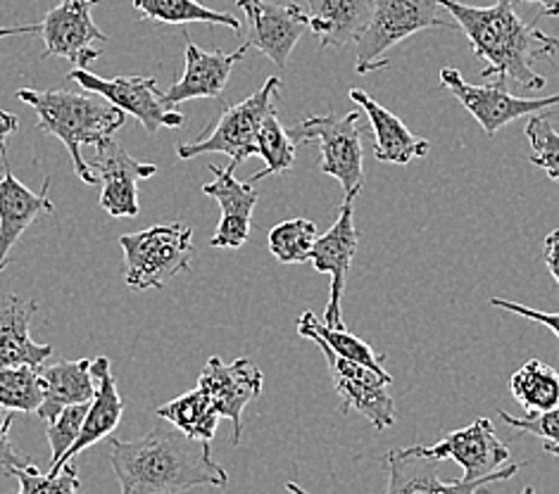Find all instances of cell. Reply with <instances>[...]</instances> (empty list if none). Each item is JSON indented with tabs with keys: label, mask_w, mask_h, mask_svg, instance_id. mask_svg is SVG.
Here are the masks:
<instances>
[{
	"label": "cell",
	"mask_w": 559,
	"mask_h": 494,
	"mask_svg": "<svg viewBox=\"0 0 559 494\" xmlns=\"http://www.w3.org/2000/svg\"><path fill=\"white\" fill-rule=\"evenodd\" d=\"M38 312L36 300L5 296L0 302V369L5 366H44L52 357V345L36 342L29 336V324Z\"/></svg>",
	"instance_id": "cell-22"
},
{
	"label": "cell",
	"mask_w": 559,
	"mask_h": 494,
	"mask_svg": "<svg viewBox=\"0 0 559 494\" xmlns=\"http://www.w3.org/2000/svg\"><path fill=\"white\" fill-rule=\"evenodd\" d=\"M131 5L139 10L141 20L157 22V24H222L234 32H241L238 22L229 12H219L198 3V0H131Z\"/></svg>",
	"instance_id": "cell-29"
},
{
	"label": "cell",
	"mask_w": 559,
	"mask_h": 494,
	"mask_svg": "<svg viewBox=\"0 0 559 494\" xmlns=\"http://www.w3.org/2000/svg\"><path fill=\"white\" fill-rule=\"evenodd\" d=\"M100 0H60V3L48 10L44 20L38 22V34H41L46 50L44 58H64L74 67H86L103 56L98 44L108 41L98 24L93 22L91 12Z\"/></svg>",
	"instance_id": "cell-10"
},
{
	"label": "cell",
	"mask_w": 559,
	"mask_h": 494,
	"mask_svg": "<svg viewBox=\"0 0 559 494\" xmlns=\"http://www.w3.org/2000/svg\"><path fill=\"white\" fill-rule=\"evenodd\" d=\"M68 82H74L84 91L98 93V96L112 103L115 108H119L124 115L139 119L148 136H155L163 126L179 129L186 122V117L179 110H171L163 103V93L157 88L155 76L105 79L98 74H91L84 67H74L68 74Z\"/></svg>",
	"instance_id": "cell-8"
},
{
	"label": "cell",
	"mask_w": 559,
	"mask_h": 494,
	"mask_svg": "<svg viewBox=\"0 0 559 494\" xmlns=\"http://www.w3.org/2000/svg\"><path fill=\"white\" fill-rule=\"evenodd\" d=\"M348 98L365 110L371 131H374V157L389 165H409L415 157H426L431 143L412 133L401 117L385 110L374 98L367 96L362 88H350Z\"/></svg>",
	"instance_id": "cell-23"
},
{
	"label": "cell",
	"mask_w": 559,
	"mask_h": 494,
	"mask_svg": "<svg viewBox=\"0 0 559 494\" xmlns=\"http://www.w3.org/2000/svg\"><path fill=\"white\" fill-rule=\"evenodd\" d=\"M286 490H288L290 494H310V492H305L298 483H286Z\"/></svg>",
	"instance_id": "cell-44"
},
{
	"label": "cell",
	"mask_w": 559,
	"mask_h": 494,
	"mask_svg": "<svg viewBox=\"0 0 559 494\" xmlns=\"http://www.w3.org/2000/svg\"><path fill=\"white\" fill-rule=\"evenodd\" d=\"M359 112H348L345 117L312 115L288 129L293 143L319 145V169L326 177L341 181L345 197L355 200L365 185V150H362V126H359Z\"/></svg>",
	"instance_id": "cell-6"
},
{
	"label": "cell",
	"mask_w": 559,
	"mask_h": 494,
	"mask_svg": "<svg viewBox=\"0 0 559 494\" xmlns=\"http://www.w3.org/2000/svg\"><path fill=\"white\" fill-rule=\"evenodd\" d=\"M91 167L103 183L100 207L115 219L136 217L141 212L136 183L155 177L157 167L139 162L127 153L124 145H119L112 138L100 145L96 162H91Z\"/></svg>",
	"instance_id": "cell-17"
},
{
	"label": "cell",
	"mask_w": 559,
	"mask_h": 494,
	"mask_svg": "<svg viewBox=\"0 0 559 494\" xmlns=\"http://www.w3.org/2000/svg\"><path fill=\"white\" fill-rule=\"evenodd\" d=\"M516 0H496L490 8L462 5L457 0H441V8L457 22L460 32L469 38L474 56L486 60L481 76L514 79L528 91L545 88V76L538 74L534 60L552 58L559 50L555 36L526 24L516 15Z\"/></svg>",
	"instance_id": "cell-2"
},
{
	"label": "cell",
	"mask_w": 559,
	"mask_h": 494,
	"mask_svg": "<svg viewBox=\"0 0 559 494\" xmlns=\"http://www.w3.org/2000/svg\"><path fill=\"white\" fill-rule=\"evenodd\" d=\"M526 138L531 143L528 162L559 183V131L550 124L548 112L531 119L526 124Z\"/></svg>",
	"instance_id": "cell-33"
},
{
	"label": "cell",
	"mask_w": 559,
	"mask_h": 494,
	"mask_svg": "<svg viewBox=\"0 0 559 494\" xmlns=\"http://www.w3.org/2000/svg\"><path fill=\"white\" fill-rule=\"evenodd\" d=\"M44 402L41 366H5L0 369V407L22 413H36Z\"/></svg>",
	"instance_id": "cell-30"
},
{
	"label": "cell",
	"mask_w": 559,
	"mask_h": 494,
	"mask_svg": "<svg viewBox=\"0 0 559 494\" xmlns=\"http://www.w3.org/2000/svg\"><path fill=\"white\" fill-rule=\"evenodd\" d=\"M298 333H300L302 338L319 336L336 354H341V357H345V359H350V362L362 364V366L371 369L374 373H379L381 378L393 383L391 373H385V369H383L385 357H383L381 352H377L374 347H371L369 342H365L362 338L353 336V333L343 330V328H331V326H326L324 322H319V318H317L312 312H305V314L298 318Z\"/></svg>",
	"instance_id": "cell-27"
},
{
	"label": "cell",
	"mask_w": 559,
	"mask_h": 494,
	"mask_svg": "<svg viewBox=\"0 0 559 494\" xmlns=\"http://www.w3.org/2000/svg\"><path fill=\"white\" fill-rule=\"evenodd\" d=\"M157 419H165L167 423L175 425L181 433H186L193 439H203V443H212V437L217 433L219 425V411L212 405L205 390L195 387L179 395L177 399H169L167 405L155 409Z\"/></svg>",
	"instance_id": "cell-26"
},
{
	"label": "cell",
	"mask_w": 559,
	"mask_h": 494,
	"mask_svg": "<svg viewBox=\"0 0 559 494\" xmlns=\"http://www.w3.org/2000/svg\"><path fill=\"white\" fill-rule=\"evenodd\" d=\"M282 91V79L270 76L260 91L252 93L243 103L231 105L219 117V122L207 129L193 143H181L177 148L179 159H193L198 155L222 153L231 157V169L246 162L248 157L258 155V133L267 115L276 112L274 98Z\"/></svg>",
	"instance_id": "cell-7"
},
{
	"label": "cell",
	"mask_w": 559,
	"mask_h": 494,
	"mask_svg": "<svg viewBox=\"0 0 559 494\" xmlns=\"http://www.w3.org/2000/svg\"><path fill=\"white\" fill-rule=\"evenodd\" d=\"M510 390L526 413L552 409L559 405V373L538 359H528L512 373Z\"/></svg>",
	"instance_id": "cell-28"
},
{
	"label": "cell",
	"mask_w": 559,
	"mask_h": 494,
	"mask_svg": "<svg viewBox=\"0 0 559 494\" xmlns=\"http://www.w3.org/2000/svg\"><path fill=\"white\" fill-rule=\"evenodd\" d=\"M377 0H308L310 32L319 38V48L341 50L357 41L371 20Z\"/></svg>",
	"instance_id": "cell-24"
},
{
	"label": "cell",
	"mask_w": 559,
	"mask_h": 494,
	"mask_svg": "<svg viewBox=\"0 0 559 494\" xmlns=\"http://www.w3.org/2000/svg\"><path fill=\"white\" fill-rule=\"evenodd\" d=\"M317 240V226L310 219H288L270 231V252L282 264L310 262V250Z\"/></svg>",
	"instance_id": "cell-32"
},
{
	"label": "cell",
	"mask_w": 559,
	"mask_h": 494,
	"mask_svg": "<svg viewBox=\"0 0 559 494\" xmlns=\"http://www.w3.org/2000/svg\"><path fill=\"white\" fill-rule=\"evenodd\" d=\"M236 5L246 15V44L284 70L293 48L310 29L308 12L296 3L278 5L270 0H236Z\"/></svg>",
	"instance_id": "cell-12"
},
{
	"label": "cell",
	"mask_w": 559,
	"mask_h": 494,
	"mask_svg": "<svg viewBox=\"0 0 559 494\" xmlns=\"http://www.w3.org/2000/svg\"><path fill=\"white\" fill-rule=\"evenodd\" d=\"M17 129H20L17 115L0 110V155L8 153V138L12 136V133H17Z\"/></svg>",
	"instance_id": "cell-40"
},
{
	"label": "cell",
	"mask_w": 559,
	"mask_h": 494,
	"mask_svg": "<svg viewBox=\"0 0 559 494\" xmlns=\"http://www.w3.org/2000/svg\"><path fill=\"white\" fill-rule=\"evenodd\" d=\"M308 338L314 340L319 345V350L324 352L329 376L334 381V387L341 397V413H348L350 409H355L362 413L377 431L391 429L395 423V402L389 395L391 383L381 378L379 373L371 369L336 354L319 336Z\"/></svg>",
	"instance_id": "cell-11"
},
{
	"label": "cell",
	"mask_w": 559,
	"mask_h": 494,
	"mask_svg": "<svg viewBox=\"0 0 559 494\" xmlns=\"http://www.w3.org/2000/svg\"><path fill=\"white\" fill-rule=\"evenodd\" d=\"M426 29L460 32V26L441 15V0H377L369 24L355 41L357 74L385 70V52Z\"/></svg>",
	"instance_id": "cell-4"
},
{
	"label": "cell",
	"mask_w": 559,
	"mask_h": 494,
	"mask_svg": "<svg viewBox=\"0 0 559 494\" xmlns=\"http://www.w3.org/2000/svg\"><path fill=\"white\" fill-rule=\"evenodd\" d=\"M88 405H72L68 409H62L56 419L48 421V445H50V469H58V463L62 461L64 454L74 445V439L82 433V425L86 419Z\"/></svg>",
	"instance_id": "cell-35"
},
{
	"label": "cell",
	"mask_w": 559,
	"mask_h": 494,
	"mask_svg": "<svg viewBox=\"0 0 559 494\" xmlns=\"http://www.w3.org/2000/svg\"><path fill=\"white\" fill-rule=\"evenodd\" d=\"M15 478L20 480V490L12 494H79L82 490L74 461L64 463L56 475L38 471L36 463H29L20 469Z\"/></svg>",
	"instance_id": "cell-34"
},
{
	"label": "cell",
	"mask_w": 559,
	"mask_h": 494,
	"mask_svg": "<svg viewBox=\"0 0 559 494\" xmlns=\"http://www.w3.org/2000/svg\"><path fill=\"white\" fill-rule=\"evenodd\" d=\"M516 3H538L543 17H559V0H516Z\"/></svg>",
	"instance_id": "cell-41"
},
{
	"label": "cell",
	"mask_w": 559,
	"mask_h": 494,
	"mask_svg": "<svg viewBox=\"0 0 559 494\" xmlns=\"http://www.w3.org/2000/svg\"><path fill=\"white\" fill-rule=\"evenodd\" d=\"M12 413L15 411L0 407V475L5 478H15L20 469L34 463L24 451H17L15 445H12L10 429H12V419H15Z\"/></svg>",
	"instance_id": "cell-37"
},
{
	"label": "cell",
	"mask_w": 559,
	"mask_h": 494,
	"mask_svg": "<svg viewBox=\"0 0 559 494\" xmlns=\"http://www.w3.org/2000/svg\"><path fill=\"white\" fill-rule=\"evenodd\" d=\"M119 248L124 250V278L129 290L165 288L167 280L191 269L193 231L181 221L159 224L122 236Z\"/></svg>",
	"instance_id": "cell-5"
},
{
	"label": "cell",
	"mask_w": 559,
	"mask_h": 494,
	"mask_svg": "<svg viewBox=\"0 0 559 494\" xmlns=\"http://www.w3.org/2000/svg\"><path fill=\"white\" fill-rule=\"evenodd\" d=\"M91 376H93V381H96V395H93V405L86 411L82 433H79V437L74 439V445L68 449V454H64L62 461L58 463V469L48 471L52 475L60 473L64 463L74 461L76 454H82L91 445H96V443H100V439L110 437V433H115L119 421H122L124 399L119 397L117 383L112 378L110 359L108 357L91 359Z\"/></svg>",
	"instance_id": "cell-21"
},
{
	"label": "cell",
	"mask_w": 559,
	"mask_h": 494,
	"mask_svg": "<svg viewBox=\"0 0 559 494\" xmlns=\"http://www.w3.org/2000/svg\"><path fill=\"white\" fill-rule=\"evenodd\" d=\"M522 494H536V490H534V487H531V485H526V487L522 490Z\"/></svg>",
	"instance_id": "cell-45"
},
{
	"label": "cell",
	"mask_w": 559,
	"mask_h": 494,
	"mask_svg": "<svg viewBox=\"0 0 559 494\" xmlns=\"http://www.w3.org/2000/svg\"><path fill=\"white\" fill-rule=\"evenodd\" d=\"M105 439L112 449L110 466L122 494H181L229 485V473L212 459L210 443L189 437L165 419L134 443Z\"/></svg>",
	"instance_id": "cell-1"
},
{
	"label": "cell",
	"mask_w": 559,
	"mask_h": 494,
	"mask_svg": "<svg viewBox=\"0 0 559 494\" xmlns=\"http://www.w3.org/2000/svg\"><path fill=\"white\" fill-rule=\"evenodd\" d=\"M250 46L243 44L234 52H205L195 44L186 41V67L179 82L171 86L167 93H163V103L167 108L175 110L177 105L195 98H219L224 86L229 84V76L234 72L236 62H241L248 56Z\"/></svg>",
	"instance_id": "cell-18"
},
{
	"label": "cell",
	"mask_w": 559,
	"mask_h": 494,
	"mask_svg": "<svg viewBox=\"0 0 559 494\" xmlns=\"http://www.w3.org/2000/svg\"><path fill=\"white\" fill-rule=\"evenodd\" d=\"M258 157H262L267 167L258 171L255 177L250 179V183L274 177V173H286L293 165H296V143H293L288 129H284L282 122H278L276 112L267 115V119H264L260 126Z\"/></svg>",
	"instance_id": "cell-31"
},
{
	"label": "cell",
	"mask_w": 559,
	"mask_h": 494,
	"mask_svg": "<svg viewBox=\"0 0 559 494\" xmlns=\"http://www.w3.org/2000/svg\"><path fill=\"white\" fill-rule=\"evenodd\" d=\"M545 451L552 454V457L559 459V443H545Z\"/></svg>",
	"instance_id": "cell-43"
},
{
	"label": "cell",
	"mask_w": 559,
	"mask_h": 494,
	"mask_svg": "<svg viewBox=\"0 0 559 494\" xmlns=\"http://www.w3.org/2000/svg\"><path fill=\"white\" fill-rule=\"evenodd\" d=\"M17 34H38V24L8 26V29H0V38H5V36H17Z\"/></svg>",
	"instance_id": "cell-42"
},
{
	"label": "cell",
	"mask_w": 559,
	"mask_h": 494,
	"mask_svg": "<svg viewBox=\"0 0 559 494\" xmlns=\"http://www.w3.org/2000/svg\"><path fill=\"white\" fill-rule=\"evenodd\" d=\"M264 385V373L248 357L222 362L219 357H210L198 378V387L207 393L212 405L217 407L222 419H229L234 425V445H241L243 435V409L258 399Z\"/></svg>",
	"instance_id": "cell-14"
},
{
	"label": "cell",
	"mask_w": 559,
	"mask_h": 494,
	"mask_svg": "<svg viewBox=\"0 0 559 494\" xmlns=\"http://www.w3.org/2000/svg\"><path fill=\"white\" fill-rule=\"evenodd\" d=\"M543 260H545V266H548V272L552 274L555 284L559 286V229H555L548 238H545Z\"/></svg>",
	"instance_id": "cell-39"
},
{
	"label": "cell",
	"mask_w": 559,
	"mask_h": 494,
	"mask_svg": "<svg viewBox=\"0 0 559 494\" xmlns=\"http://www.w3.org/2000/svg\"><path fill=\"white\" fill-rule=\"evenodd\" d=\"M3 157V177H0V274L5 272L10 252L15 248L17 240L24 231L41 217V215H56V205L48 197L50 179L44 181V189L34 193L26 189L22 181L15 179L10 169L8 153Z\"/></svg>",
	"instance_id": "cell-19"
},
{
	"label": "cell",
	"mask_w": 559,
	"mask_h": 494,
	"mask_svg": "<svg viewBox=\"0 0 559 494\" xmlns=\"http://www.w3.org/2000/svg\"><path fill=\"white\" fill-rule=\"evenodd\" d=\"M44 402L38 407V419L52 421L62 409L72 405H88L96 395V381L91 376V359L79 362H58L41 366Z\"/></svg>",
	"instance_id": "cell-25"
},
{
	"label": "cell",
	"mask_w": 559,
	"mask_h": 494,
	"mask_svg": "<svg viewBox=\"0 0 559 494\" xmlns=\"http://www.w3.org/2000/svg\"><path fill=\"white\" fill-rule=\"evenodd\" d=\"M498 417L516 431H524L528 435L543 437L545 443H559V405L552 407V409H545V411L526 413V417H522V419L512 417L510 411L498 409Z\"/></svg>",
	"instance_id": "cell-36"
},
{
	"label": "cell",
	"mask_w": 559,
	"mask_h": 494,
	"mask_svg": "<svg viewBox=\"0 0 559 494\" xmlns=\"http://www.w3.org/2000/svg\"><path fill=\"white\" fill-rule=\"evenodd\" d=\"M15 96L34 108L36 126L46 136H56L68 148L74 173L88 185L100 183L98 173L86 162L82 148L84 145H100L112 138V133L124 126L127 115L115 108L98 93H72V91H36L20 88Z\"/></svg>",
	"instance_id": "cell-3"
},
{
	"label": "cell",
	"mask_w": 559,
	"mask_h": 494,
	"mask_svg": "<svg viewBox=\"0 0 559 494\" xmlns=\"http://www.w3.org/2000/svg\"><path fill=\"white\" fill-rule=\"evenodd\" d=\"M210 171H215V181L205 183L203 193L207 197H215L222 209L217 233L212 236V248L238 250L250 236L252 209L258 205L260 191L255 189V183L238 181L231 167L222 169L210 165Z\"/></svg>",
	"instance_id": "cell-20"
},
{
	"label": "cell",
	"mask_w": 559,
	"mask_h": 494,
	"mask_svg": "<svg viewBox=\"0 0 559 494\" xmlns=\"http://www.w3.org/2000/svg\"><path fill=\"white\" fill-rule=\"evenodd\" d=\"M383 466L389 469V490H385V494H484V485L514 478L526 463H510L478 480L460 478L452 480V483L438 480V466H441V461L421 457V454H415L409 447L391 449L383 457Z\"/></svg>",
	"instance_id": "cell-13"
},
{
	"label": "cell",
	"mask_w": 559,
	"mask_h": 494,
	"mask_svg": "<svg viewBox=\"0 0 559 494\" xmlns=\"http://www.w3.org/2000/svg\"><path fill=\"white\" fill-rule=\"evenodd\" d=\"M421 457L436 461H457L462 466V480H478L496 473L510 459V449L498 437L490 419H476L462 431H452L431 447H409Z\"/></svg>",
	"instance_id": "cell-16"
},
{
	"label": "cell",
	"mask_w": 559,
	"mask_h": 494,
	"mask_svg": "<svg viewBox=\"0 0 559 494\" xmlns=\"http://www.w3.org/2000/svg\"><path fill=\"white\" fill-rule=\"evenodd\" d=\"M441 86L462 103V108H467L488 138L496 136L502 126L516 122V119L548 112L559 105V93L548 98H516L508 91V79L504 76H498L488 86H474L464 82L462 74L452 67L441 70Z\"/></svg>",
	"instance_id": "cell-9"
},
{
	"label": "cell",
	"mask_w": 559,
	"mask_h": 494,
	"mask_svg": "<svg viewBox=\"0 0 559 494\" xmlns=\"http://www.w3.org/2000/svg\"><path fill=\"white\" fill-rule=\"evenodd\" d=\"M355 200L343 197V205L338 212L336 224L331 226L329 233L317 236L314 245L310 250V262L319 274H326L331 278V296L326 304L324 324L331 328H343V292L348 284L350 264L355 260L359 236L355 229Z\"/></svg>",
	"instance_id": "cell-15"
},
{
	"label": "cell",
	"mask_w": 559,
	"mask_h": 494,
	"mask_svg": "<svg viewBox=\"0 0 559 494\" xmlns=\"http://www.w3.org/2000/svg\"><path fill=\"white\" fill-rule=\"evenodd\" d=\"M490 304L500 306V310H508L516 316H524V318H528V322H536L545 328H550L555 336L559 338V312H538V310H531V306H526V304L510 302V300H502V298H492Z\"/></svg>",
	"instance_id": "cell-38"
}]
</instances>
